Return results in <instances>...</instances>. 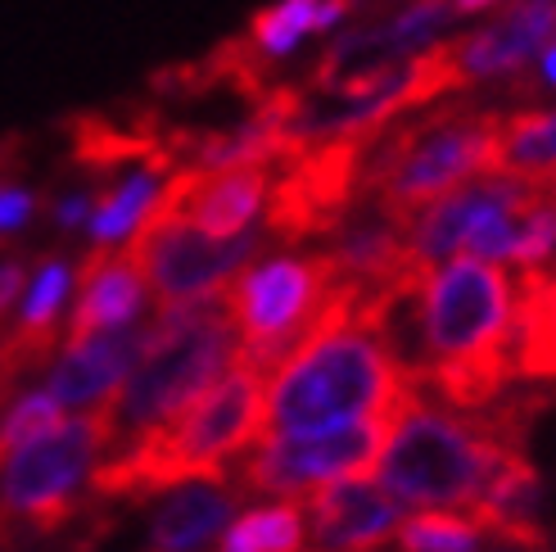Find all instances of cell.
I'll use <instances>...</instances> for the list:
<instances>
[{"label": "cell", "mask_w": 556, "mask_h": 552, "mask_svg": "<svg viewBox=\"0 0 556 552\" xmlns=\"http://www.w3.org/2000/svg\"><path fill=\"white\" fill-rule=\"evenodd\" d=\"M539 77H543V87H552V91H556V41L539 54Z\"/></svg>", "instance_id": "obj_25"}, {"label": "cell", "mask_w": 556, "mask_h": 552, "mask_svg": "<svg viewBox=\"0 0 556 552\" xmlns=\"http://www.w3.org/2000/svg\"><path fill=\"white\" fill-rule=\"evenodd\" d=\"M267 244V231L254 227L244 236H204L173 213H150L146 227L127 240L131 263L141 267L146 286H154L163 309H186V303H208L227 290L236 276L254 263Z\"/></svg>", "instance_id": "obj_9"}, {"label": "cell", "mask_w": 556, "mask_h": 552, "mask_svg": "<svg viewBox=\"0 0 556 552\" xmlns=\"http://www.w3.org/2000/svg\"><path fill=\"white\" fill-rule=\"evenodd\" d=\"M511 317L516 286L497 263L453 259L421 281V340L426 380L453 412H484L507 394L511 376Z\"/></svg>", "instance_id": "obj_3"}, {"label": "cell", "mask_w": 556, "mask_h": 552, "mask_svg": "<svg viewBox=\"0 0 556 552\" xmlns=\"http://www.w3.org/2000/svg\"><path fill=\"white\" fill-rule=\"evenodd\" d=\"M353 281L340 276V299L330 322L303 340L263 390L258 439L313 435L353 422H394L412 385L384 353L376 330L353 322Z\"/></svg>", "instance_id": "obj_1"}, {"label": "cell", "mask_w": 556, "mask_h": 552, "mask_svg": "<svg viewBox=\"0 0 556 552\" xmlns=\"http://www.w3.org/2000/svg\"><path fill=\"white\" fill-rule=\"evenodd\" d=\"M308 543L303 552H376L403 526V503H394L371 480L321 485L303 503Z\"/></svg>", "instance_id": "obj_13"}, {"label": "cell", "mask_w": 556, "mask_h": 552, "mask_svg": "<svg viewBox=\"0 0 556 552\" xmlns=\"http://www.w3.org/2000/svg\"><path fill=\"white\" fill-rule=\"evenodd\" d=\"M271 196V168H231V173H186L177 168L159 196V213H173L204 236H244L263 227Z\"/></svg>", "instance_id": "obj_12"}, {"label": "cell", "mask_w": 556, "mask_h": 552, "mask_svg": "<svg viewBox=\"0 0 556 552\" xmlns=\"http://www.w3.org/2000/svg\"><path fill=\"white\" fill-rule=\"evenodd\" d=\"M54 223L60 227H87V217H91V196H81V190H73V196H64V200H54Z\"/></svg>", "instance_id": "obj_24"}, {"label": "cell", "mask_w": 556, "mask_h": 552, "mask_svg": "<svg viewBox=\"0 0 556 552\" xmlns=\"http://www.w3.org/2000/svg\"><path fill=\"white\" fill-rule=\"evenodd\" d=\"M394 422H353L336 430L313 435H286V439H258L244 453L236 485L244 493H313L321 485L340 480H367L384 453V439Z\"/></svg>", "instance_id": "obj_10"}, {"label": "cell", "mask_w": 556, "mask_h": 552, "mask_svg": "<svg viewBox=\"0 0 556 552\" xmlns=\"http://www.w3.org/2000/svg\"><path fill=\"white\" fill-rule=\"evenodd\" d=\"M511 376L547 385L556 380V263L520 272L511 317Z\"/></svg>", "instance_id": "obj_16"}, {"label": "cell", "mask_w": 556, "mask_h": 552, "mask_svg": "<svg viewBox=\"0 0 556 552\" xmlns=\"http://www.w3.org/2000/svg\"><path fill=\"white\" fill-rule=\"evenodd\" d=\"M539 399H497L489 412H453L412 390L389 426L376 485L407 507H470L503 453L525 449Z\"/></svg>", "instance_id": "obj_2"}, {"label": "cell", "mask_w": 556, "mask_h": 552, "mask_svg": "<svg viewBox=\"0 0 556 552\" xmlns=\"http://www.w3.org/2000/svg\"><path fill=\"white\" fill-rule=\"evenodd\" d=\"M267 380L240 357L227 376H217L168 426L141 435L136 444L104 453L91 472V485L104 499H146L159 489L222 480L236 453L258 444Z\"/></svg>", "instance_id": "obj_4"}, {"label": "cell", "mask_w": 556, "mask_h": 552, "mask_svg": "<svg viewBox=\"0 0 556 552\" xmlns=\"http://www.w3.org/2000/svg\"><path fill=\"white\" fill-rule=\"evenodd\" d=\"M146 309V276L127 250H91L81 259V290L68 317V344H81L104 330L136 326Z\"/></svg>", "instance_id": "obj_15"}, {"label": "cell", "mask_w": 556, "mask_h": 552, "mask_svg": "<svg viewBox=\"0 0 556 552\" xmlns=\"http://www.w3.org/2000/svg\"><path fill=\"white\" fill-rule=\"evenodd\" d=\"M399 552H476L480 530L466 512H416L399 526Z\"/></svg>", "instance_id": "obj_20"}, {"label": "cell", "mask_w": 556, "mask_h": 552, "mask_svg": "<svg viewBox=\"0 0 556 552\" xmlns=\"http://www.w3.org/2000/svg\"><path fill=\"white\" fill-rule=\"evenodd\" d=\"M340 299V272L321 254L281 250L271 259L249 263L236 281L222 290V303L231 313L240 363L254 367L263 380L286 357L330 322Z\"/></svg>", "instance_id": "obj_7"}, {"label": "cell", "mask_w": 556, "mask_h": 552, "mask_svg": "<svg viewBox=\"0 0 556 552\" xmlns=\"http://www.w3.org/2000/svg\"><path fill=\"white\" fill-rule=\"evenodd\" d=\"M448 5H453V14H480V10L497 5V0H448Z\"/></svg>", "instance_id": "obj_26"}, {"label": "cell", "mask_w": 556, "mask_h": 552, "mask_svg": "<svg viewBox=\"0 0 556 552\" xmlns=\"http://www.w3.org/2000/svg\"><path fill=\"white\" fill-rule=\"evenodd\" d=\"M23 281H27L23 259H0V317L14 309V299L23 294Z\"/></svg>", "instance_id": "obj_23"}, {"label": "cell", "mask_w": 556, "mask_h": 552, "mask_svg": "<svg viewBox=\"0 0 556 552\" xmlns=\"http://www.w3.org/2000/svg\"><path fill=\"white\" fill-rule=\"evenodd\" d=\"M240 353L236 326L227 303H186V309H163L150 322V340L136 357L131 376L118 385V394L100 407L104 422V453L136 444L141 435L168 426L186 412L217 376H227Z\"/></svg>", "instance_id": "obj_6"}, {"label": "cell", "mask_w": 556, "mask_h": 552, "mask_svg": "<svg viewBox=\"0 0 556 552\" xmlns=\"http://www.w3.org/2000/svg\"><path fill=\"white\" fill-rule=\"evenodd\" d=\"M236 507H240V489H227L222 480L181 485L154 516L150 552H194V548H204L213 535H222L231 526Z\"/></svg>", "instance_id": "obj_17"}, {"label": "cell", "mask_w": 556, "mask_h": 552, "mask_svg": "<svg viewBox=\"0 0 556 552\" xmlns=\"http://www.w3.org/2000/svg\"><path fill=\"white\" fill-rule=\"evenodd\" d=\"M146 340H150V326H123V330H104V336L81 340V344H68L50 372L46 394L54 399L60 412L64 407L100 412L118 394V385L131 376Z\"/></svg>", "instance_id": "obj_14"}, {"label": "cell", "mask_w": 556, "mask_h": 552, "mask_svg": "<svg viewBox=\"0 0 556 552\" xmlns=\"http://www.w3.org/2000/svg\"><path fill=\"white\" fill-rule=\"evenodd\" d=\"M64 417H60V407H54V399L46 390L37 394H23L5 407V417H0V466H5L10 453H18L23 444H33L37 435L54 430Z\"/></svg>", "instance_id": "obj_21"}, {"label": "cell", "mask_w": 556, "mask_h": 552, "mask_svg": "<svg viewBox=\"0 0 556 552\" xmlns=\"http://www.w3.org/2000/svg\"><path fill=\"white\" fill-rule=\"evenodd\" d=\"M168 177H173V168L141 163V168H127L123 177L104 181L100 196H91V217H87L91 250H114V244L141 231L146 217L159 209V196H163V186H168Z\"/></svg>", "instance_id": "obj_18"}, {"label": "cell", "mask_w": 556, "mask_h": 552, "mask_svg": "<svg viewBox=\"0 0 556 552\" xmlns=\"http://www.w3.org/2000/svg\"><path fill=\"white\" fill-rule=\"evenodd\" d=\"M357 0H276V5L258 10L249 18V27L236 37L240 50L254 60L258 68L271 64V60H286L290 50H299L303 37L313 33H326L353 14Z\"/></svg>", "instance_id": "obj_19"}, {"label": "cell", "mask_w": 556, "mask_h": 552, "mask_svg": "<svg viewBox=\"0 0 556 552\" xmlns=\"http://www.w3.org/2000/svg\"><path fill=\"white\" fill-rule=\"evenodd\" d=\"M556 41V0H516L480 33L448 37L462 91L480 81H516Z\"/></svg>", "instance_id": "obj_11"}, {"label": "cell", "mask_w": 556, "mask_h": 552, "mask_svg": "<svg viewBox=\"0 0 556 552\" xmlns=\"http://www.w3.org/2000/svg\"><path fill=\"white\" fill-rule=\"evenodd\" d=\"M33 213H37V196H33V190L0 173V236L27 227V223H33Z\"/></svg>", "instance_id": "obj_22"}, {"label": "cell", "mask_w": 556, "mask_h": 552, "mask_svg": "<svg viewBox=\"0 0 556 552\" xmlns=\"http://www.w3.org/2000/svg\"><path fill=\"white\" fill-rule=\"evenodd\" d=\"M104 457L100 412H81L33 444L5 457L0 466V520H23L33 530H60L77 516V489Z\"/></svg>", "instance_id": "obj_8"}, {"label": "cell", "mask_w": 556, "mask_h": 552, "mask_svg": "<svg viewBox=\"0 0 556 552\" xmlns=\"http://www.w3.org/2000/svg\"><path fill=\"white\" fill-rule=\"evenodd\" d=\"M503 114L507 109L476 100H443L403 114L380 136H371L363 159V196L412 223L439 196L497 168Z\"/></svg>", "instance_id": "obj_5"}]
</instances>
